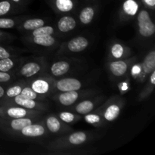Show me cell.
I'll use <instances>...</instances> for the list:
<instances>
[{
  "instance_id": "obj_1",
  "label": "cell",
  "mask_w": 155,
  "mask_h": 155,
  "mask_svg": "<svg viewBox=\"0 0 155 155\" xmlns=\"http://www.w3.org/2000/svg\"><path fill=\"white\" fill-rule=\"evenodd\" d=\"M139 33L145 37L152 36L155 32V26L151 21L148 12L142 10L138 16Z\"/></svg>"
},
{
  "instance_id": "obj_2",
  "label": "cell",
  "mask_w": 155,
  "mask_h": 155,
  "mask_svg": "<svg viewBox=\"0 0 155 155\" xmlns=\"http://www.w3.org/2000/svg\"><path fill=\"white\" fill-rule=\"evenodd\" d=\"M57 88L62 92L77 91L81 88V83L74 78H65L57 83Z\"/></svg>"
},
{
  "instance_id": "obj_3",
  "label": "cell",
  "mask_w": 155,
  "mask_h": 155,
  "mask_svg": "<svg viewBox=\"0 0 155 155\" xmlns=\"http://www.w3.org/2000/svg\"><path fill=\"white\" fill-rule=\"evenodd\" d=\"M89 45L87 39L82 36L76 37L68 42V48L74 52L83 51Z\"/></svg>"
},
{
  "instance_id": "obj_4",
  "label": "cell",
  "mask_w": 155,
  "mask_h": 155,
  "mask_svg": "<svg viewBox=\"0 0 155 155\" xmlns=\"http://www.w3.org/2000/svg\"><path fill=\"white\" fill-rule=\"evenodd\" d=\"M22 134L28 137H36V136H40L44 134L45 133V129L43 127L38 124H34V125L27 126L22 130Z\"/></svg>"
},
{
  "instance_id": "obj_5",
  "label": "cell",
  "mask_w": 155,
  "mask_h": 155,
  "mask_svg": "<svg viewBox=\"0 0 155 155\" xmlns=\"http://www.w3.org/2000/svg\"><path fill=\"white\" fill-rule=\"evenodd\" d=\"M76 21L73 18L70 16L63 17L60 19V21L58 23V29L61 32H68L70 30H72L75 27Z\"/></svg>"
},
{
  "instance_id": "obj_6",
  "label": "cell",
  "mask_w": 155,
  "mask_h": 155,
  "mask_svg": "<svg viewBox=\"0 0 155 155\" xmlns=\"http://www.w3.org/2000/svg\"><path fill=\"white\" fill-rule=\"evenodd\" d=\"M78 98V93L76 91L64 92L59 96V101L63 105L69 106L74 104Z\"/></svg>"
},
{
  "instance_id": "obj_7",
  "label": "cell",
  "mask_w": 155,
  "mask_h": 155,
  "mask_svg": "<svg viewBox=\"0 0 155 155\" xmlns=\"http://www.w3.org/2000/svg\"><path fill=\"white\" fill-rule=\"evenodd\" d=\"M110 69L112 74L117 77H120L124 75L127 71V64L124 61H114L110 64Z\"/></svg>"
},
{
  "instance_id": "obj_8",
  "label": "cell",
  "mask_w": 155,
  "mask_h": 155,
  "mask_svg": "<svg viewBox=\"0 0 155 155\" xmlns=\"http://www.w3.org/2000/svg\"><path fill=\"white\" fill-rule=\"evenodd\" d=\"M70 68V65L68 62L66 61H58L54 63V64L51 66V71L53 75L57 76H61L63 74H66Z\"/></svg>"
},
{
  "instance_id": "obj_9",
  "label": "cell",
  "mask_w": 155,
  "mask_h": 155,
  "mask_svg": "<svg viewBox=\"0 0 155 155\" xmlns=\"http://www.w3.org/2000/svg\"><path fill=\"white\" fill-rule=\"evenodd\" d=\"M40 71V67L38 64L31 62L24 65L21 70V74L26 77H30Z\"/></svg>"
},
{
  "instance_id": "obj_10",
  "label": "cell",
  "mask_w": 155,
  "mask_h": 155,
  "mask_svg": "<svg viewBox=\"0 0 155 155\" xmlns=\"http://www.w3.org/2000/svg\"><path fill=\"white\" fill-rule=\"evenodd\" d=\"M155 69V51L150 52L143 62V70L146 74H150Z\"/></svg>"
},
{
  "instance_id": "obj_11",
  "label": "cell",
  "mask_w": 155,
  "mask_h": 155,
  "mask_svg": "<svg viewBox=\"0 0 155 155\" xmlns=\"http://www.w3.org/2000/svg\"><path fill=\"white\" fill-rule=\"evenodd\" d=\"M15 101L17 104L22 106V107H26V108L31 109L33 108L36 106V103H35V101L33 100L26 98V97L21 95V94L15 96Z\"/></svg>"
},
{
  "instance_id": "obj_12",
  "label": "cell",
  "mask_w": 155,
  "mask_h": 155,
  "mask_svg": "<svg viewBox=\"0 0 155 155\" xmlns=\"http://www.w3.org/2000/svg\"><path fill=\"white\" fill-rule=\"evenodd\" d=\"M33 41L35 43L43 46H51L54 44V39L51 36V35H45V36H34Z\"/></svg>"
},
{
  "instance_id": "obj_13",
  "label": "cell",
  "mask_w": 155,
  "mask_h": 155,
  "mask_svg": "<svg viewBox=\"0 0 155 155\" xmlns=\"http://www.w3.org/2000/svg\"><path fill=\"white\" fill-rule=\"evenodd\" d=\"M94 16V10L91 7H86L82 10L80 15V19L83 24H88L92 21Z\"/></svg>"
},
{
  "instance_id": "obj_14",
  "label": "cell",
  "mask_w": 155,
  "mask_h": 155,
  "mask_svg": "<svg viewBox=\"0 0 155 155\" xmlns=\"http://www.w3.org/2000/svg\"><path fill=\"white\" fill-rule=\"evenodd\" d=\"M48 83L46 81H44L42 80H38L33 82L32 84V89L39 94H43L46 93L48 91Z\"/></svg>"
},
{
  "instance_id": "obj_15",
  "label": "cell",
  "mask_w": 155,
  "mask_h": 155,
  "mask_svg": "<svg viewBox=\"0 0 155 155\" xmlns=\"http://www.w3.org/2000/svg\"><path fill=\"white\" fill-rule=\"evenodd\" d=\"M31 124V120L28 119V118H16V119L12 121L11 127H12V129L15 130H21L23 128H24L25 127Z\"/></svg>"
},
{
  "instance_id": "obj_16",
  "label": "cell",
  "mask_w": 155,
  "mask_h": 155,
  "mask_svg": "<svg viewBox=\"0 0 155 155\" xmlns=\"http://www.w3.org/2000/svg\"><path fill=\"white\" fill-rule=\"evenodd\" d=\"M120 111V109L117 105H115V104L110 105L104 113V118L108 121L114 120L119 115Z\"/></svg>"
},
{
  "instance_id": "obj_17",
  "label": "cell",
  "mask_w": 155,
  "mask_h": 155,
  "mask_svg": "<svg viewBox=\"0 0 155 155\" xmlns=\"http://www.w3.org/2000/svg\"><path fill=\"white\" fill-rule=\"evenodd\" d=\"M94 104L90 101H84L83 102H80L76 107V110L77 113L81 114H86L89 113L91 110L93 109Z\"/></svg>"
},
{
  "instance_id": "obj_18",
  "label": "cell",
  "mask_w": 155,
  "mask_h": 155,
  "mask_svg": "<svg viewBox=\"0 0 155 155\" xmlns=\"http://www.w3.org/2000/svg\"><path fill=\"white\" fill-rule=\"evenodd\" d=\"M139 6L134 0H127L124 4V9L130 15H134L137 12Z\"/></svg>"
},
{
  "instance_id": "obj_19",
  "label": "cell",
  "mask_w": 155,
  "mask_h": 155,
  "mask_svg": "<svg viewBox=\"0 0 155 155\" xmlns=\"http://www.w3.org/2000/svg\"><path fill=\"white\" fill-rule=\"evenodd\" d=\"M44 25V21L42 19H30L27 20L24 24L26 30H34Z\"/></svg>"
},
{
  "instance_id": "obj_20",
  "label": "cell",
  "mask_w": 155,
  "mask_h": 155,
  "mask_svg": "<svg viewBox=\"0 0 155 155\" xmlns=\"http://www.w3.org/2000/svg\"><path fill=\"white\" fill-rule=\"evenodd\" d=\"M86 140V136L83 132L73 133L69 137V141L73 145H80Z\"/></svg>"
},
{
  "instance_id": "obj_21",
  "label": "cell",
  "mask_w": 155,
  "mask_h": 155,
  "mask_svg": "<svg viewBox=\"0 0 155 155\" xmlns=\"http://www.w3.org/2000/svg\"><path fill=\"white\" fill-rule=\"evenodd\" d=\"M56 6L61 12H69L74 7L72 0H56Z\"/></svg>"
},
{
  "instance_id": "obj_22",
  "label": "cell",
  "mask_w": 155,
  "mask_h": 155,
  "mask_svg": "<svg viewBox=\"0 0 155 155\" xmlns=\"http://www.w3.org/2000/svg\"><path fill=\"white\" fill-rule=\"evenodd\" d=\"M47 127L50 131L52 133H56L60 130L61 124L57 118L51 117L47 120Z\"/></svg>"
},
{
  "instance_id": "obj_23",
  "label": "cell",
  "mask_w": 155,
  "mask_h": 155,
  "mask_svg": "<svg viewBox=\"0 0 155 155\" xmlns=\"http://www.w3.org/2000/svg\"><path fill=\"white\" fill-rule=\"evenodd\" d=\"M8 114L13 118H21L24 117L27 112L24 108H20V107H12V108L8 109Z\"/></svg>"
},
{
  "instance_id": "obj_24",
  "label": "cell",
  "mask_w": 155,
  "mask_h": 155,
  "mask_svg": "<svg viewBox=\"0 0 155 155\" xmlns=\"http://www.w3.org/2000/svg\"><path fill=\"white\" fill-rule=\"evenodd\" d=\"M54 32V30L51 27L47 26V27H41L39 28L33 30V36H45V35H51Z\"/></svg>"
},
{
  "instance_id": "obj_25",
  "label": "cell",
  "mask_w": 155,
  "mask_h": 155,
  "mask_svg": "<svg viewBox=\"0 0 155 155\" xmlns=\"http://www.w3.org/2000/svg\"><path fill=\"white\" fill-rule=\"evenodd\" d=\"M14 66V63L9 58L0 59V71L3 72H7L10 71Z\"/></svg>"
},
{
  "instance_id": "obj_26",
  "label": "cell",
  "mask_w": 155,
  "mask_h": 155,
  "mask_svg": "<svg viewBox=\"0 0 155 155\" xmlns=\"http://www.w3.org/2000/svg\"><path fill=\"white\" fill-rule=\"evenodd\" d=\"M20 94H21V95H23V96L26 97V98H30V99L32 100H34L35 98L37 97V93H36L32 88L29 87L24 88L23 90H21Z\"/></svg>"
},
{
  "instance_id": "obj_27",
  "label": "cell",
  "mask_w": 155,
  "mask_h": 155,
  "mask_svg": "<svg viewBox=\"0 0 155 155\" xmlns=\"http://www.w3.org/2000/svg\"><path fill=\"white\" fill-rule=\"evenodd\" d=\"M111 52L114 57L116 58H120L122 57L123 54H124V48L120 44H115L112 47Z\"/></svg>"
},
{
  "instance_id": "obj_28",
  "label": "cell",
  "mask_w": 155,
  "mask_h": 155,
  "mask_svg": "<svg viewBox=\"0 0 155 155\" xmlns=\"http://www.w3.org/2000/svg\"><path fill=\"white\" fill-rule=\"evenodd\" d=\"M15 25L13 20L9 18H0V29L12 28Z\"/></svg>"
},
{
  "instance_id": "obj_29",
  "label": "cell",
  "mask_w": 155,
  "mask_h": 155,
  "mask_svg": "<svg viewBox=\"0 0 155 155\" xmlns=\"http://www.w3.org/2000/svg\"><path fill=\"white\" fill-rule=\"evenodd\" d=\"M11 8V4L8 1L0 2V16L5 15Z\"/></svg>"
},
{
  "instance_id": "obj_30",
  "label": "cell",
  "mask_w": 155,
  "mask_h": 155,
  "mask_svg": "<svg viewBox=\"0 0 155 155\" xmlns=\"http://www.w3.org/2000/svg\"><path fill=\"white\" fill-rule=\"evenodd\" d=\"M60 118L64 122L71 123L74 120V116L73 114L69 113V112H62L60 114Z\"/></svg>"
},
{
  "instance_id": "obj_31",
  "label": "cell",
  "mask_w": 155,
  "mask_h": 155,
  "mask_svg": "<svg viewBox=\"0 0 155 155\" xmlns=\"http://www.w3.org/2000/svg\"><path fill=\"white\" fill-rule=\"evenodd\" d=\"M21 88L20 86H14V87L10 88L7 91V95L8 97H15L16 95H19L21 92Z\"/></svg>"
},
{
  "instance_id": "obj_32",
  "label": "cell",
  "mask_w": 155,
  "mask_h": 155,
  "mask_svg": "<svg viewBox=\"0 0 155 155\" xmlns=\"http://www.w3.org/2000/svg\"><path fill=\"white\" fill-rule=\"evenodd\" d=\"M86 122L89 123V124H96V123H98L100 121V117L99 116L95 114H89L86 115Z\"/></svg>"
},
{
  "instance_id": "obj_33",
  "label": "cell",
  "mask_w": 155,
  "mask_h": 155,
  "mask_svg": "<svg viewBox=\"0 0 155 155\" xmlns=\"http://www.w3.org/2000/svg\"><path fill=\"white\" fill-rule=\"evenodd\" d=\"M10 75L6 72L0 71V83H5L10 80Z\"/></svg>"
},
{
  "instance_id": "obj_34",
  "label": "cell",
  "mask_w": 155,
  "mask_h": 155,
  "mask_svg": "<svg viewBox=\"0 0 155 155\" xmlns=\"http://www.w3.org/2000/svg\"><path fill=\"white\" fill-rule=\"evenodd\" d=\"M10 57V54L4 48L0 46V59H3V58H7Z\"/></svg>"
},
{
  "instance_id": "obj_35",
  "label": "cell",
  "mask_w": 155,
  "mask_h": 155,
  "mask_svg": "<svg viewBox=\"0 0 155 155\" xmlns=\"http://www.w3.org/2000/svg\"><path fill=\"white\" fill-rule=\"evenodd\" d=\"M150 6H154L155 5V0H144Z\"/></svg>"
},
{
  "instance_id": "obj_36",
  "label": "cell",
  "mask_w": 155,
  "mask_h": 155,
  "mask_svg": "<svg viewBox=\"0 0 155 155\" xmlns=\"http://www.w3.org/2000/svg\"><path fill=\"white\" fill-rule=\"evenodd\" d=\"M151 83L152 84H155V72L154 71H152V74L151 76Z\"/></svg>"
},
{
  "instance_id": "obj_37",
  "label": "cell",
  "mask_w": 155,
  "mask_h": 155,
  "mask_svg": "<svg viewBox=\"0 0 155 155\" xmlns=\"http://www.w3.org/2000/svg\"><path fill=\"white\" fill-rule=\"evenodd\" d=\"M4 89L2 86H0V98H2L4 95Z\"/></svg>"
},
{
  "instance_id": "obj_38",
  "label": "cell",
  "mask_w": 155,
  "mask_h": 155,
  "mask_svg": "<svg viewBox=\"0 0 155 155\" xmlns=\"http://www.w3.org/2000/svg\"><path fill=\"white\" fill-rule=\"evenodd\" d=\"M13 1H14V2H19L20 0H13Z\"/></svg>"
}]
</instances>
